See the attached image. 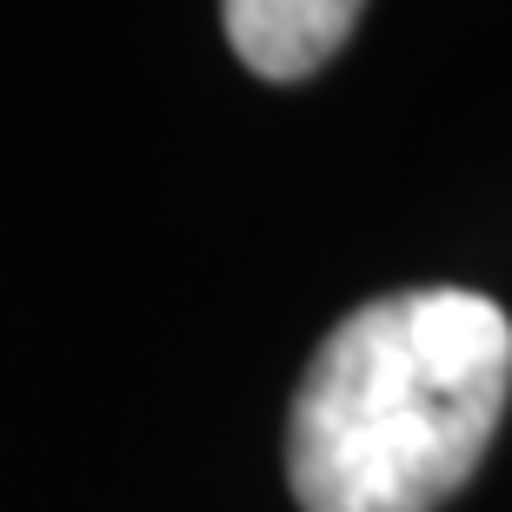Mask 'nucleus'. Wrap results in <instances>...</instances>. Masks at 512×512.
I'll return each mask as SVG.
<instances>
[{"mask_svg":"<svg viewBox=\"0 0 512 512\" xmlns=\"http://www.w3.org/2000/svg\"><path fill=\"white\" fill-rule=\"evenodd\" d=\"M366 0H220L233 54L260 80H306L340 54Z\"/></svg>","mask_w":512,"mask_h":512,"instance_id":"f03ea898","label":"nucleus"},{"mask_svg":"<svg viewBox=\"0 0 512 512\" xmlns=\"http://www.w3.org/2000/svg\"><path fill=\"white\" fill-rule=\"evenodd\" d=\"M512 399V320L486 293L419 286L346 313L286 419L306 512H433L473 479Z\"/></svg>","mask_w":512,"mask_h":512,"instance_id":"f257e3e1","label":"nucleus"}]
</instances>
